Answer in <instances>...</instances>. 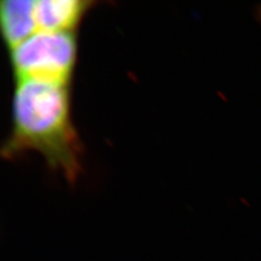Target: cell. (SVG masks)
Masks as SVG:
<instances>
[{
  "label": "cell",
  "mask_w": 261,
  "mask_h": 261,
  "mask_svg": "<svg viewBox=\"0 0 261 261\" xmlns=\"http://www.w3.org/2000/svg\"><path fill=\"white\" fill-rule=\"evenodd\" d=\"M35 0H5L0 3L2 36L12 49L38 32Z\"/></svg>",
  "instance_id": "277c9868"
},
{
  "label": "cell",
  "mask_w": 261,
  "mask_h": 261,
  "mask_svg": "<svg viewBox=\"0 0 261 261\" xmlns=\"http://www.w3.org/2000/svg\"><path fill=\"white\" fill-rule=\"evenodd\" d=\"M92 5L84 0H35L38 31L74 32Z\"/></svg>",
  "instance_id": "3957f363"
},
{
  "label": "cell",
  "mask_w": 261,
  "mask_h": 261,
  "mask_svg": "<svg viewBox=\"0 0 261 261\" xmlns=\"http://www.w3.org/2000/svg\"><path fill=\"white\" fill-rule=\"evenodd\" d=\"M38 152L47 166L74 184L82 170V146L71 117L68 84L19 81L12 103V130L2 155Z\"/></svg>",
  "instance_id": "6da1fadb"
},
{
  "label": "cell",
  "mask_w": 261,
  "mask_h": 261,
  "mask_svg": "<svg viewBox=\"0 0 261 261\" xmlns=\"http://www.w3.org/2000/svg\"><path fill=\"white\" fill-rule=\"evenodd\" d=\"M255 11H256V17H257V19H259L261 21V4L256 7Z\"/></svg>",
  "instance_id": "5b68a950"
},
{
  "label": "cell",
  "mask_w": 261,
  "mask_h": 261,
  "mask_svg": "<svg viewBox=\"0 0 261 261\" xmlns=\"http://www.w3.org/2000/svg\"><path fill=\"white\" fill-rule=\"evenodd\" d=\"M76 56L74 32L38 31L10 49L16 82L31 80L69 85Z\"/></svg>",
  "instance_id": "7a4b0ae2"
}]
</instances>
